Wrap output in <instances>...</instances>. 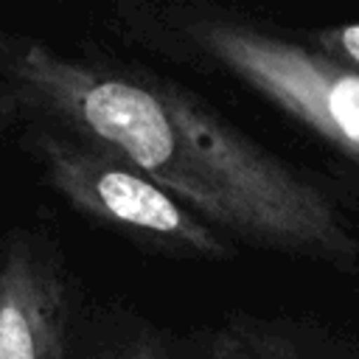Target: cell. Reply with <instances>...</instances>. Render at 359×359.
Segmentation results:
<instances>
[{
  "mask_svg": "<svg viewBox=\"0 0 359 359\" xmlns=\"http://www.w3.org/2000/svg\"><path fill=\"white\" fill-rule=\"evenodd\" d=\"M199 359H359V337L306 317L247 311L216 323Z\"/></svg>",
  "mask_w": 359,
  "mask_h": 359,
  "instance_id": "5",
  "label": "cell"
},
{
  "mask_svg": "<svg viewBox=\"0 0 359 359\" xmlns=\"http://www.w3.org/2000/svg\"><path fill=\"white\" fill-rule=\"evenodd\" d=\"M104 25L137 50L236 81L359 165V73L306 36L208 0H121Z\"/></svg>",
  "mask_w": 359,
  "mask_h": 359,
  "instance_id": "2",
  "label": "cell"
},
{
  "mask_svg": "<svg viewBox=\"0 0 359 359\" xmlns=\"http://www.w3.org/2000/svg\"><path fill=\"white\" fill-rule=\"evenodd\" d=\"M0 84L20 121L129 160L233 241L359 266V236L334 196L182 84L17 31H0Z\"/></svg>",
  "mask_w": 359,
  "mask_h": 359,
  "instance_id": "1",
  "label": "cell"
},
{
  "mask_svg": "<svg viewBox=\"0 0 359 359\" xmlns=\"http://www.w3.org/2000/svg\"><path fill=\"white\" fill-rule=\"evenodd\" d=\"M306 39L323 50L325 56H331L334 62L351 67L359 73V20L345 22V25H325V28H314L306 34Z\"/></svg>",
  "mask_w": 359,
  "mask_h": 359,
  "instance_id": "7",
  "label": "cell"
},
{
  "mask_svg": "<svg viewBox=\"0 0 359 359\" xmlns=\"http://www.w3.org/2000/svg\"><path fill=\"white\" fill-rule=\"evenodd\" d=\"M76 359H185L177 339L123 306L84 311Z\"/></svg>",
  "mask_w": 359,
  "mask_h": 359,
  "instance_id": "6",
  "label": "cell"
},
{
  "mask_svg": "<svg viewBox=\"0 0 359 359\" xmlns=\"http://www.w3.org/2000/svg\"><path fill=\"white\" fill-rule=\"evenodd\" d=\"M76 275L45 227L0 238V359H76L81 331Z\"/></svg>",
  "mask_w": 359,
  "mask_h": 359,
  "instance_id": "4",
  "label": "cell"
},
{
  "mask_svg": "<svg viewBox=\"0 0 359 359\" xmlns=\"http://www.w3.org/2000/svg\"><path fill=\"white\" fill-rule=\"evenodd\" d=\"M20 149L70 210L140 250L182 261H233L236 241L129 160L48 123L20 121Z\"/></svg>",
  "mask_w": 359,
  "mask_h": 359,
  "instance_id": "3",
  "label": "cell"
},
{
  "mask_svg": "<svg viewBox=\"0 0 359 359\" xmlns=\"http://www.w3.org/2000/svg\"><path fill=\"white\" fill-rule=\"evenodd\" d=\"M20 123V112H17V104L14 98L8 95V90L0 84V135H6L11 126Z\"/></svg>",
  "mask_w": 359,
  "mask_h": 359,
  "instance_id": "8",
  "label": "cell"
}]
</instances>
